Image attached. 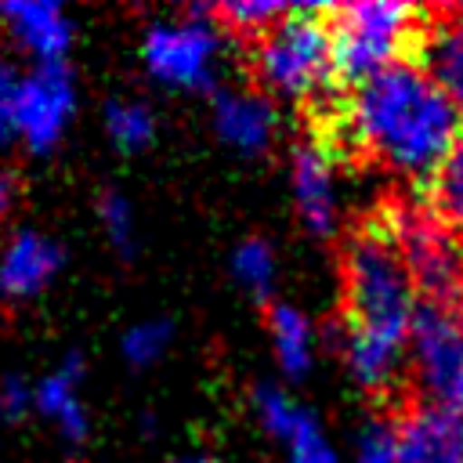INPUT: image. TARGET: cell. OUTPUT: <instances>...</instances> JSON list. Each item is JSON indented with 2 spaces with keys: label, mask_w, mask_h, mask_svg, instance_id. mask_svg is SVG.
<instances>
[{
  "label": "cell",
  "mask_w": 463,
  "mask_h": 463,
  "mask_svg": "<svg viewBox=\"0 0 463 463\" xmlns=\"http://www.w3.org/2000/svg\"><path fill=\"white\" fill-rule=\"evenodd\" d=\"M340 116L351 145L402 177H430L463 137V116L438 80L412 61L354 83Z\"/></svg>",
  "instance_id": "6da1fadb"
},
{
  "label": "cell",
  "mask_w": 463,
  "mask_h": 463,
  "mask_svg": "<svg viewBox=\"0 0 463 463\" xmlns=\"http://www.w3.org/2000/svg\"><path fill=\"white\" fill-rule=\"evenodd\" d=\"M420 293L383 232H365L344 257V365L362 391H387L405 362Z\"/></svg>",
  "instance_id": "7a4b0ae2"
},
{
  "label": "cell",
  "mask_w": 463,
  "mask_h": 463,
  "mask_svg": "<svg viewBox=\"0 0 463 463\" xmlns=\"http://www.w3.org/2000/svg\"><path fill=\"white\" fill-rule=\"evenodd\" d=\"M253 72L268 98L304 101L329 87L336 76L333 33L322 22V7H289L253 47Z\"/></svg>",
  "instance_id": "3957f363"
},
{
  "label": "cell",
  "mask_w": 463,
  "mask_h": 463,
  "mask_svg": "<svg viewBox=\"0 0 463 463\" xmlns=\"http://www.w3.org/2000/svg\"><path fill=\"white\" fill-rule=\"evenodd\" d=\"M329 33L336 72L351 83H365L405 61L402 54L416 33V11L398 0H354L336 11Z\"/></svg>",
  "instance_id": "277c9868"
},
{
  "label": "cell",
  "mask_w": 463,
  "mask_h": 463,
  "mask_svg": "<svg viewBox=\"0 0 463 463\" xmlns=\"http://www.w3.org/2000/svg\"><path fill=\"white\" fill-rule=\"evenodd\" d=\"M398 250L423 304H452L463 293V246L430 206H402L383 232Z\"/></svg>",
  "instance_id": "5b68a950"
},
{
  "label": "cell",
  "mask_w": 463,
  "mask_h": 463,
  "mask_svg": "<svg viewBox=\"0 0 463 463\" xmlns=\"http://www.w3.org/2000/svg\"><path fill=\"white\" fill-rule=\"evenodd\" d=\"M221 51H224L221 25L203 11L159 18L141 36V61H145L148 76L170 90L213 87Z\"/></svg>",
  "instance_id": "8992f818"
},
{
  "label": "cell",
  "mask_w": 463,
  "mask_h": 463,
  "mask_svg": "<svg viewBox=\"0 0 463 463\" xmlns=\"http://www.w3.org/2000/svg\"><path fill=\"white\" fill-rule=\"evenodd\" d=\"M405 362L427 402L463 405V322L452 304L420 307L409 333Z\"/></svg>",
  "instance_id": "52a82bcc"
},
{
  "label": "cell",
  "mask_w": 463,
  "mask_h": 463,
  "mask_svg": "<svg viewBox=\"0 0 463 463\" xmlns=\"http://www.w3.org/2000/svg\"><path fill=\"white\" fill-rule=\"evenodd\" d=\"M76 116V83L65 65H33L18 76L14 134L29 152H51Z\"/></svg>",
  "instance_id": "ba28073f"
},
{
  "label": "cell",
  "mask_w": 463,
  "mask_h": 463,
  "mask_svg": "<svg viewBox=\"0 0 463 463\" xmlns=\"http://www.w3.org/2000/svg\"><path fill=\"white\" fill-rule=\"evenodd\" d=\"M289 192H293L297 217L311 235L326 239L336 232V224H340V177H336L333 156L322 145L304 141L293 148Z\"/></svg>",
  "instance_id": "9c48e42d"
},
{
  "label": "cell",
  "mask_w": 463,
  "mask_h": 463,
  "mask_svg": "<svg viewBox=\"0 0 463 463\" xmlns=\"http://www.w3.org/2000/svg\"><path fill=\"white\" fill-rule=\"evenodd\" d=\"M257 423L282 445L286 463H340L336 445L326 438L318 420L300 409L282 387H257L253 391Z\"/></svg>",
  "instance_id": "30bf717a"
},
{
  "label": "cell",
  "mask_w": 463,
  "mask_h": 463,
  "mask_svg": "<svg viewBox=\"0 0 463 463\" xmlns=\"http://www.w3.org/2000/svg\"><path fill=\"white\" fill-rule=\"evenodd\" d=\"M398 463H463V405L420 402L398 423Z\"/></svg>",
  "instance_id": "8fae6325"
},
{
  "label": "cell",
  "mask_w": 463,
  "mask_h": 463,
  "mask_svg": "<svg viewBox=\"0 0 463 463\" xmlns=\"http://www.w3.org/2000/svg\"><path fill=\"white\" fill-rule=\"evenodd\" d=\"M0 25L18 51L36 65H61L72 47V22L58 4L47 0H11L0 4Z\"/></svg>",
  "instance_id": "7c38bea8"
},
{
  "label": "cell",
  "mask_w": 463,
  "mask_h": 463,
  "mask_svg": "<svg viewBox=\"0 0 463 463\" xmlns=\"http://www.w3.org/2000/svg\"><path fill=\"white\" fill-rule=\"evenodd\" d=\"M61 264L65 253L47 232L22 228L0 246V293L7 300H29L54 282Z\"/></svg>",
  "instance_id": "4fadbf2b"
},
{
  "label": "cell",
  "mask_w": 463,
  "mask_h": 463,
  "mask_svg": "<svg viewBox=\"0 0 463 463\" xmlns=\"http://www.w3.org/2000/svg\"><path fill=\"white\" fill-rule=\"evenodd\" d=\"M213 130L228 148L242 156H257L275 141L279 112L271 98L257 90H221L213 98Z\"/></svg>",
  "instance_id": "5bb4252c"
},
{
  "label": "cell",
  "mask_w": 463,
  "mask_h": 463,
  "mask_svg": "<svg viewBox=\"0 0 463 463\" xmlns=\"http://www.w3.org/2000/svg\"><path fill=\"white\" fill-rule=\"evenodd\" d=\"M80 376H83V365L72 354L36 383V412L43 420H51L65 441H83L87 427H90L83 391H80Z\"/></svg>",
  "instance_id": "9a60e30c"
},
{
  "label": "cell",
  "mask_w": 463,
  "mask_h": 463,
  "mask_svg": "<svg viewBox=\"0 0 463 463\" xmlns=\"http://www.w3.org/2000/svg\"><path fill=\"white\" fill-rule=\"evenodd\" d=\"M427 72L463 116V7L434 22L427 36Z\"/></svg>",
  "instance_id": "2e32d148"
},
{
  "label": "cell",
  "mask_w": 463,
  "mask_h": 463,
  "mask_svg": "<svg viewBox=\"0 0 463 463\" xmlns=\"http://www.w3.org/2000/svg\"><path fill=\"white\" fill-rule=\"evenodd\" d=\"M268 333H271L275 362L289 376H304L315 362V351H318V336H315L311 318L293 304H275L268 311Z\"/></svg>",
  "instance_id": "e0dca14e"
},
{
  "label": "cell",
  "mask_w": 463,
  "mask_h": 463,
  "mask_svg": "<svg viewBox=\"0 0 463 463\" xmlns=\"http://www.w3.org/2000/svg\"><path fill=\"white\" fill-rule=\"evenodd\" d=\"M105 134H109V141L116 148L137 152L156 137V116L137 98H116L105 109Z\"/></svg>",
  "instance_id": "ac0fdd59"
},
{
  "label": "cell",
  "mask_w": 463,
  "mask_h": 463,
  "mask_svg": "<svg viewBox=\"0 0 463 463\" xmlns=\"http://www.w3.org/2000/svg\"><path fill=\"white\" fill-rule=\"evenodd\" d=\"M427 206L449 224L463 232V137L449 152V159L427 177Z\"/></svg>",
  "instance_id": "d6986e66"
},
{
  "label": "cell",
  "mask_w": 463,
  "mask_h": 463,
  "mask_svg": "<svg viewBox=\"0 0 463 463\" xmlns=\"http://www.w3.org/2000/svg\"><path fill=\"white\" fill-rule=\"evenodd\" d=\"M232 275L235 282L253 293V297H268L275 289V279H279V260H275V250L264 242V239H242L235 250H232Z\"/></svg>",
  "instance_id": "ffe728a7"
},
{
  "label": "cell",
  "mask_w": 463,
  "mask_h": 463,
  "mask_svg": "<svg viewBox=\"0 0 463 463\" xmlns=\"http://www.w3.org/2000/svg\"><path fill=\"white\" fill-rule=\"evenodd\" d=\"M170 340H174V326L166 318H141L123 333L119 347L130 365H152L166 354Z\"/></svg>",
  "instance_id": "44dd1931"
},
{
  "label": "cell",
  "mask_w": 463,
  "mask_h": 463,
  "mask_svg": "<svg viewBox=\"0 0 463 463\" xmlns=\"http://www.w3.org/2000/svg\"><path fill=\"white\" fill-rule=\"evenodd\" d=\"M286 14H289L286 4H268V0H232L217 7V18L235 33H268Z\"/></svg>",
  "instance_id": "7402d4cb"
},
{
  "label": "cell",
  "mask_w": 463,
  "mask_h": 463,
  "mask_svg": "<svg viewBox=\"0 0 463 463\" xmlns=\"http://www.w3.org/2000/svg\"><path fill=\"white\" fill-rule=\"evenodd\" d=\"M98 217H101V228H105V235L112 239L116 250H130V246H134L137 221H134V206H130L127 195L105 192L101 203H98Z\"/></svg>",
  "instance_id": "603a6c76"
},
{
  "label": "cell",
  "mask_w": 463,
  "mask_h": 463,
  "mask_svg": "<svg viewBox=\"0 0 463 463\" xmlns=\"http://www.w3.org/2000/svg\"><path fill=\"white\" fill-rule=\"evenodd\" d=\"M354 463H398V434L394 423L373 420L358 430L354 441Z\"/></svg>",
  "instance_id": "cb8c5ba5"
},
{
  "label": "cell",
  "mask_w": 463,
  "mask_h": 463,
  "mask_svg": "<svg viewBox=\"0 0 463 463\" xmlns=\"http://www.w3.org/2000/svg\"><path fill=\"white\" fill-rule=\"evenodd\" d=\"M18 69L14 65H7V58L0 54V152L11 145V141H18V134H14V94H18Z\"/></svg>",
  "instance_id": "d4e9b609"
},
{
  "label": "cell",
  "mask_w": 463,
  "mask_h": 463,
  "mask_svg": "<svg viewBox=\"0 0 463 463\" xmlns=\"http://www.w3.org/2000/svg\"><path fill=\"white\" fill-rule=\"evenodd\" d=\"M33 409H36V387L25 383L22 376H4V383H0V412L7 420H22Z\"/></svg>",
  "instance_id": "484cf974"
},
{
  "label": "cell",
  "mask_w": 463,
  "mask_h": 463,
  "mask_svg": "<svg viewBox=\"0 0 463 463\" xmlns=\"http://www.w3.org/2000/svg\"><path fill=\"white\" fill-rule=\"evenodd\" d=\"M14 199H18V181H14V174H4L0 170V217L14 206Z\"/></svg>",
  "instance_id": "4316f807"
},
{
  "label": "cell",
  "mask_w": 463,
  "mask_h": 463,
  "mask_svg": "<svg viewBox=\"0 0 463 463\" xmlns=\"http://www.w3.org/2000/svg\"><path fill=\"white\" fill-rule=\"evenodd\" d=\"M177 463H224V459H217V456H203V452H195V456H181Z\"/></svg>",
  "instance_id": "83f0119b"
}]
</instances>
